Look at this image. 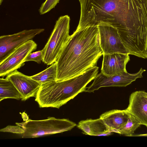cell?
<instances>
[{"label":"cell","mask_w":147,"mask_h":147,"mask_svg":"<svg viewBox=\"0 0 147 147\" xmlns=\"http://www.w3.org/2000/svg\"><path fill=\"white\" fill-rule=\"evenodd\" d=\"M78 31L100 24L117 29L121 40L137 41L147 34V0H79Z\"/></svg>","instance_id":"obj_1"},{"label":"cell","mask_w":147,"mask_h":147,"mask_svg":"<svg viewBox=\"0 0 147 147\" xmlns=\"http://www.w3.org/2000/svg\"><path fill=\"white\" fill-rule=\"evenodd\" d=\"M103 53L99 45L97 26L76 30L69 37L55 62L56 81L82 74L96 66Z\"/></svg>","instance_id":"obj_2"},{"label":"cell","mask_w":147,"mask_h":147,"mask_svg":"<svg viewBox=\"0 0 147 147\" xmlns=\"http://www.w3.org/2000/svg\"><path fill=\"white\" fill-rule=\"evenodd\" d=\"M98 67L96 66L73 78L42 84L36 94L35 100L40 107L59 109L79 94L85 92L87 85L98 74Z\"/></svg>","instance_id":"obj_3"},{"label":"cell","mask_w":147,"mask_h":147,"mask_svg":"<svg viewBox=\"0 0 147 147\" xmlns=\"http://www.w3.org/2000/svg\"><path fill=\"white\" fill-rule=\"evenodd\" d=\"M24 130L22 134L24 138H35L60 133L70 130L76 124L68 119L49 117L45 119L34 120L28 119L25 122L16 123Z\"/></svg>","instance_id":"obj_4"},{"label":"cell","mask_w":147,"mask_h":147,"mask_svg":"<svg viewBox=\"0 0 147 147\" xmlns=\"http://www.w3.org/2000/svg\"><path fill=\"white\" fill-rule=\"evenodd\" d=\"M70 18L67 15L59 17L43 50L42 62L48 65L55 62L68 41Z\"/></svg>","instance_id":"obj_5"},{"label":"cell","mask_w":147,"mask_h":147,"mask_svg":"<svg viewBox=\"0 0 147 147\" xmlns=\"http://www.w3.org/2000/svg\"><path fill=\"white\" fill-rule=\"evenodd\" d=\"M100 47L103 54L120 53L129 55L123 43L118 31L114 27L106 24L97 25Z\"/></svg>","instance_id":"obj_6"},{"label":"cell","mask_w":147,"mask_h":147,"mask_svg":"<svg viewBox=\"0 0 147 147\" xmlns=\"http://www.w3.org/2000/svg\"><path fill=\"white\" fill-rule=\"evenodd\" d=\"M146 71L141 68L135 74L127 72L110 76H107L101 72L96 76L92 84L86 87L85 92H93L103 87H126L137 79L142 78V74Z\"/></svg>","instance_id":"obj_7"},{"label":"cell","mask_w":147,"mask_h":147,"mask_svg":"<svg viewBox=\"0 0 147 147\" xmlns=\"http://www.w3.org/2000/svg\"><path fill=\"white\" fill-rule=\"evenodd\" d=\"M37 48L36 43L31 40L16 49L0 62V76H7L24 66L26 57Z\"/></svg>","instance_id":"obj_8"},{"label":"cell","mask_w":147,"mask_h":147,"mask_svg":"<svg viewBox=\"0 0 147 147\" xmlns=\"http://www.w3.org/2000/svg\"><path fill=\"white\" fill-rule=\"evenodd\" d=\"M44 29L24 30L11 35L0 37V62L17 48L32 40L44 31Z\"/></svg>","instance_id":"obj_9"},{"label":"cell","mask_w":147,"mask_h":147,"mask_svg":"<svg viewBox=\"0 0 147 147\" xmlns=\"http://www.w3.org/2000/svg\"><path fill=\"white\" fill-rule=\"evenodd\" d=\"M22 95L21 100L25 101L31 97H35L41 84L24 75L17 70L7 76Z\"/></svg>","instance_id":"obj_10"},{"label":"cell","mask_w":147,"mask_h":147,"mask_svg":"<svg viewBox=\"0 0 147 147\" xmlns=\"http://www.w3.org/2000/svg\"><path fill=\"white\" fill-rule=\"evenodd\" d=\"M101 72L110 76L127 72L126 65L130 61L129 54L120 53L103 54Z\"/></svg>","instance_id":"obj_11"},{"label":"cell","mask_w":147,"mask_h":147,"mask_svg":"<svg viewBox=\"0 0 147 147\" xmlns=\"http://www.w3.org/2000/svg\"><path fill=\"white\" fill-rule=\"evenodd\" d=\"M125 109L147 127V92L139 90L132 92Z\"/></svg>","instance_id":"obj_12"},{"label":"cell","mask_w":147,"mask_h":147,"mask_svg":"<svg viewBox=\"0 0 147 147\" xmlns=\"http://www.w3.org/2000/svg\"><path fill=\"white\" fill-rule=\"evenodd\" d=\"M128 115L129 112L125 109H113L103 113L100 118L111 132L118 134L119 129L127 123Z\"/></svg>","instance_id":"obj_13"},{"label":"cell","mask_w":147,"mask_h":147,"mask_svg":"<svg viewBox=\"0 0 147 147\" xmlns=\"http://www.w3.org/2000/svg\"><path fill=\"white\" fill-rule=\"evenodd\" d=\"M77 127L83 134L91 136H108L112 133L100 118L82 120Z\"/></svg>","instance_id":"obj_14"},{"label":"cell","mask_w":147,"mask_h":147,"mask_svg":"<svg viewBox=\"0 0 147 147\" xmlns=\"http://www.w3.org/2000/svg\"><path fill=\"white\" fill-rule=\"evenodd\" d=\"M22 96L12 82L6 79H0V101L7 98L19 100Z\"/></svg>","instance_id":"obj_15"},{"label":"cell","mask_w":147,"mask_h":147,"mask_svg":"<svg viewBox=\"0 0 147 147\" xmlns=\"http://www.w3.org/2000/svg\"><path fill=\"white\" fill-rule=\"evenodd\" d=\"M57 67L56 62L42 71L30 76L31 78L41 84L56 81Z\"/></svg>","instance_id":"obj_16"},{"label":"cell","mask_w":147,"mask_h":147,"mask_svg":"<svg viewBox=\"0 0 147 147\" xmlns=\"http://www.w3.org/2000/svg\"><path fill=\"white\" fill-rule=\"evenodd\" d=\"M141 124L134 116L129 113L127 123L119 129L118 134L127 136H133L135 131Z\"/></svg>","instance_id":"obj_17"},{"label":"cell","mask_w":147,"mask_h":147,"mask_svg":"<svg viewBox=\"0 0 147 147\" xmlns=\"http://www.w3.org/2000/svg\"><path fill=\"white\" fill-rule=\"evenodd\" d=\"M60 0H46L43 3L39 9L40 15L44 14L55 8Z\"/></svg>","instance_id":"obj_18"},{"label":"cell","mask_w":147,"mask_h":147,"mask_svg":"<svg viewBox=\"0 0 147 147\" xmlns=\"http://www.w3.org/2000/svg\"><path fill=\"white\" fill-rule=\"evenodd\" d=\"M43 60V50L42 49L30 53L25 59L24 62L34 61L40 64Z\"/></svg>","instance_id":"obj_19"},{"label":"cell","mask_w":147,"mask_h":147,"mask_svg":"<svg viewBox=\"0 0 147 147\" xmlns=\"http://www.w3.org/2000/svg\"><path fill=\"white\" fill-rule=\"evenodd\" d=\"M1 132H9L13 133L22 134L24 133V130L20 126H17L8 125L6 127L0 130Z\"/></svg>","instance_id":"obj_20"},{"label":"cell","mask_w":147,"mask_h":147,"mask_svg":"<svg viewBox=\"0 0 147 147\" xmlns=\"http://www.w3.org/2000/svg\"><path fill=\"white\" fill-rule=\"evenodd\" d=\"M135 136H147V134H141L137 135H135Z\"/></svg>","instance_id":"obj_21"},{"label":"cell","mask_w":147,"mask_h":147,"mask_svg":"<svg viewBox=\"0 0 147 147\" xmlns=\"http://www.w3.org/2000/svg\"><path fill=\"white\" fill-rule=\"evenodd\" d=\"M3 0H0V5L1 4L2 2H3Z\"/></svg>","instance_id":"obj_22"},{"label":"cell","mask_w":147,"mask_h":147,"mask_svg":"<svg viewBox=\"0 0 147 147\" xmlns=\"http://www.w3.org/2000/svg\"><path fill=\"white\" fill-rule=\"evenodd\" d=\"M146 52L147 54V43L146 45Z\"/></svg>","instance_id":"obj_23"}]
</instances>
